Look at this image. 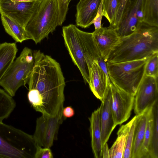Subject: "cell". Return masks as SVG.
Here are the masks:
<instances>
[{"label": "cell", "instance_id": "cell-1", "mask_svg": "<svg viewBox=\"0 0 158 158\" xmlns=\"http://www.w3.org/2000/svg\"><path fill=\"white\" fill-rule=\"evenodd\" d=\"M34 65L27 84V97L42 114L56 115L64 108L65 79L60 65L40 50L33 51Z\"/></svg>", "mask_w": 158, "mask_h": 158}, {"label": "cell", "instance_id": "cell-2", "mask_svg": "<svg viewBox=\"0 0 158 158\" xmlns=\"http://www.w3.org/2000/svg\"><path fill=\"white\" fill-rule=\"evenodd\" d=\"M158 52V27L143 21L136 30L119 39L110 52L106 62L117 63L149 58Z\"/></svg>", "mask_w": 158, "mask_h": 158}, {"label": "cell", "instance_id": "cell-3", "mask_svg": "<svg viewBox=\"0 0 158 158\" xmlns=\"http://www.w3.org/2000/svg\"><path fill=\"white\" fill-rule=\"evenodd\" d=\"M37 147L33 135L0 121V158H35Z\"/></svg>", "mask_w": 158, "mask_h": 158}, {"label": "cell", "instance_id": "cell-4", "mask_svg": "<svg viewBox=\"0 0 158 158\" xmlns=\"http://www.w3.org/2000/svg\"><path fill=\"white\" fill-rule=\"evenodd\" d=\"M59 12L57 0H42L26 24L25 29L30 39L40 43L59 25Z\"/></svg>", "mask_w": 158, "mask_h": 158}, {"label": "cell", "instance_id": "cell-5", "mask_svg": "<svg viewBox=\"0 0 158 158\" xmlns=\"http://www.w3.org/2000/svg\"><path fill=\"white\" fill-rule=\"evenodd\" d=\"M149 58L117 63L106 62L110 82L134 96L144 75L145 67Z\"/></svg>", "mask_w": 158, "mask_h": 158}, {"label": "cell", "instance_id": "cell-6", "mask_svg": "<svg viewBox=\"0 0 158 158\" xmlns=\"http://www.w3.org/2000/svg\"><path fill=\"white\" fill-rule=\"evenodd\" d=\"M34 65L33 51L25 47L13 62L0 81V85L11 97L27 83Z\"/></svg>", "mask_w": 158, "mask_h": 158}, {"label": "cell", "instance_id": "cell-7", "mask_svg": "<svg viewBox=\"0 0 158 158\" xmlns=\"http://www.w3.org/2000/svg\"><path fill=\"white\" fill-rule=\"evenodd\" d=\"M78 28L70 24L62 28L64 44L74 64L79 69L85 83H90L89 70L80 40Z\"/></svg>", "mask_w": 158, "mask_h": 158}, {"label": "cell", "instance_id": "cell-8", "mask_svg": "<svg viewBox=\"0 0 158 158\" xmlns=\"http://www.w3.org/2000/svg\"><path fill=\"white\" fill-rule=\"evenodd\" d=\"M157 100L158 78L144 75L134 96L135 114L138 115L143 113Z\"/></svg>", "mask_w": 158, "mask_h": 158}, {"label": "cell", "instance_id": "cell-9", "mask_svg": "<svg viewBox=\"0 0 158 158\" xmlns=\"http://www.w3.org/2000/svg\"><path fill=\"white\" fill-rule=\"evenodd\" d=\"M112 112L116 126L129 118L134 106V96L121 89L113 83L110 85Z\"/></svg>", "mask_w": 158, "mask_h": 158}, {"label": "cell", "instance_id": "cell-10", "mask_svg": "<svg viewBox=\"0 0 158 158\" xmlns=\"http://www.w3.org/2000/svg\"><path fill=\"white\" fill-rule=\"evenodd\" d=\"M143 21V0H131L130 5L115 30L120 39L131 35Z\"/></svg>", "mask_w": 158, "mask_h": 158}, {"label": "cell", "instance_id": "cell-11", "mask_svg": "<svg viewBox=\"0 0 158 158\" xmlns=\"http://www.w3.org/2000/svg\"><path fill=\"white\" fill-rule=\"evenodd\" d=\"M40 1L15 2L11 0H0V14L14 19L25 27Z\"/></svg>", "mask_w": 158, "mask_h": 158}, {"label": "cell", "instance_id": "cell-12", "mask_svg": "<svg viewBox=\"0 0 158 158\" xmlns=\"http://www.w3.org/2000/svg\"><path fill=\"white\" fill-rule=\"evenodd\" d=\"M89 69L90 89L95 97L102 101L108 90L111 83L110 79L96 60L93 61Z\"/></svg>", "mask_w": 158, "mask_h": 158}, {"label": "cell", "instance_id": "cell-13", "mask_svg": "<svg viewBox=\"0 0 158 158\" xmlns=\"http://www.w3.org/2000/svg\"><path fill=\"white\" fill-rule=\"evenodd\" d=\"M78 32L88 69L93 61L96 60L102 69L109 77L106 62L103 58L94 41L92 33L85 32L79 29Z\"/></svg>", "mask_w": 158, "mask_h": 158}, {"label": "cell", "instance_id": "cell-14", "mask_svg": "<svg viewBox=\"0 0 158 158\" xmlns=\"http://www.w3.org/2000/svg\"><path fill=\"white\" fill-rule=\"evenodd\" d=\"M92 35L96 46L106 62L110 52L120 38L114 29L102 26L100 28L95 29L92 32Z\"/></svg>", "mask_w": 158, "mask_h": 158}, {"label": "cell", "instance_id": "cell-15", "mask_svg": "<svg viewBox=\"0 0 158 158\" xmlns=\"http://www.w3.org/2000/svg\"><path fill=\"white\" fill-rule=\"evenodd\" d=\"M101 104L100 122L102 146L107 143L115 127L111 107V96L110 87Z\"/></svg>", "mask_w": 158, "mask_h": 158}, {"label": "cell", "instance_id": "cell-16", "mask_svg": "<svg viewBox=\"0 0 158 158\" xmlns=\"http://www.w3.org/2000/svg\"><path fill=\"white\" fill-rule=\"evenodd\" d=\"M102 0H80L76 6V25L86 28L93 24Z\"/></svg>", "mask_w": 158, "mask_h": 158}, {"label": "cell", "instance_id": "cell-17", "mask_svg": "<svg viewBox=\"0 0 158 158\" xmlns=\"http://www.w3.org/2000/svg\"><path fill=\"white\" fill-rule=\"evenodd\" d=\"M101 111L100 106L92 113L89 118L90 123L89 132L91 147L95 158H101L102 156L103 148L101 139Z\"/></svg>", "mask_w": 158, "mask_h": 158}, {"label": "cell", "instance_id": "cell-18", "mask_svg": "<svg viewBox=\"0 0 158 158\" xmlns=\"http://www.w3.org/2000/svg\"><path fill=\"white\" fill-rule=\"evenodd\" d=\"M149 108L140 114L136 115L131 158H138L144 139Z\"/></svg>", "mask_w": 158, "mask_h": 158}, {"label": "cell", "instance_id": "cell-19", "mask_svg": "<svg viewBox=\"0 0 158 158\" xmlns=\"http://www.w3.org/2000/svg\"><path fill=\"white\" fill-rule=\"evenodd\" d=\"M2 24L6 32L17 42L22 43L30 39L25 28L14 19L3 13H1Z\"/></svg>", "mask_w": 158, "mask_h": 158}, {"label": "cell", "instance_id": "cell-20", "mask_svg": "<svg viewBox=\"0 0 158 158\" xmlns=\"http://www.w3.org/2000/svg\"><path fill=\"white\" fill-rule=\"evenodd\" d=\"M62 110L56 115L48 116L46 131L43 141L44 147L50 148L54 140L57 139V135L60 125L66 119L63 117Z\"/></svg>", "mask_w": 158, "mask_h": 158}, {"label": "cell", "instance_id": "cell-21", "mask_svg": "<svg viewBox=\"0 0 158 158\" xmlns=\"http://www.w3.org/2000/svg\"><path fill=\"white\" fill-rule=\"evenodd\" d=\"M136 117V115L126 124L122 125L119 129L117 132V139L109 148L110 158H123L127 137Z\"/></svg>", "mask_w": 158, "mask_h": 158}, {"label": "cell", "instance_id": "cell-22", "mask_svg": "<svg viewBox=\"0 0 158 158\" xmlns=\"http://www.w3.org/2000/svg\"><path fill=\"white\" fill-rule=\"evenodd\" d=\"M17 52L15 43L0 44V81L15 60Z\"/></svg>", "mask_w": 158, "mask_h": 158}, {"label": "cell", "instance_id": "cell-23", "mask_svg": "<svg viewBox=\"0 0 158 158\" xmlns=\"http://www.w3.org/2000/svg\"><path fill=\"white\" fill-rule=\"evenodd\" d=\"M152 125L151 138L148 148L149 158H158V100L152 107Z\"/></svg>", "mask_w": 158, "mask_h": 158}, {"label": "cell", "instance_id": "cell-24", "mask_svg": "<svg viewBox=\"0 0 158 158\" xmlns=\"http://www.w3.org/2000/svg\"><path fill=\"white\" fill-rule=\"evenodd\" d=\"M143 21L158 27V0H143Z\"/></svg>", "mask_w": 158, "mask_h": 158}, {"label": "cell", "instance_id": "cell-25", "mask_svg": "<svg viewBox=\"0 0 158 158\" xmlns=\"http://www.w3.org/2000/svg\"><path fill=\"white\" fill-rule=\"evenodd\" d=\"M15 106L16 103L12 97L0 88V121L8 118Z\"/></svg>", "mask_w": 158, "mask_h": 158}, {"label": "cell", "instance_id": "cell-26", "mask_svg": "<svg viewBox=\"0 0 158 158\" xmlns=\"http://www.w3.org/2000/svg\"><path fill=\"white\" fill-rule=\"evenodd\" d=\"M152 106L148 109V111L144 137L138 158H149L148 148L151 138L153 121Z\"/></svg>", "mask_w": 158, "mask_h": 158}, {"label": "cell", "instance_id": "cell-27", "mask_svg": "<svg viewBox=\"0 0 158 158\" xmlns=\"http://www.w3.org/2000/svg\"><path fill=\"white\" fill-rule=\"evenodd\" d=\"M120 0H102V14L110 23L109 27L113 29Z\"/></svg>", "mask_w": 158, "mask_h": 158}, {"label": "cell", "instance_id": "cell-28", "mask_svg": "<svg viewBox=\"0 0 158 158\" xmlns=\"http://www.w3.org/2000/svg\"><path fill=\"white\" fill-rule=\"evenodd\" d=\"M48 116L42 114L36 120L35 130L33 136L37 146L43 147Z\"/></svg>", "mask_w": 158, "mask_h": 158}, {"label": "cell", "instance_id": "cell-29", "mask_svg": "<svg viewBox=\"0 0 158 158\" xmlns=\"http://www.w3.org/2000/svg\"><path fill=\"white\" fill-rule=\"evenodd\" d=\"M144 75L158 77V52L153 54L148 58L145 67Z\"/></svg>", "mask_w": 158, "mask_h": 158}, {"label": "cell", "instance_id": "cell-30", "mask_svg": "<svg viewBox=\"0 0 158 158\" xmlns=\"http://www.w3.org/2000/svg\"><path fill=\"white\" fill-rule=\"evenodd\" d=\"M131 0H120L113 29L115 30L121 22L124 15L130 5Z\"/></svg>", "mask_w": 158, "mask_h": 158}, {"label": "cell", "instance_id": "cell-31", "mask_svg": "<svg viewBox=\"0 0 158 158\" xmlns=\"http://www.w3.org/2000/svg\"><path fill=\"white\" fill-rule=\"evenodd\" d=\"M135 119L132 124L127 137L123 158H131Z\"/></svg>", "mask_w": 158, "mask_h": 158}, {"label": "cell", "instance_id": "cell-32", "mask_svg": "<svg viewBox=\"0 0 158 158\" xmlns=\"http://www.w3.org/2000/svg\"><path fill=\"white\" fill-rule=\"evenodd\" d=\"M59 12V25L61 26L66 19L68 10V0H57Z\"/></svg>", "mask_w": 158, "mask_h": 158}, {"label": "cell", "instance_id": "cell-33", "mask_svg": "<svg viewBox=\"0 0 158 158\" xmlns=\"http://www.w3.org/2000/svg\"><path fill=\"white\" fill-rule=\"evenodd\" d=\"M53 156L50 148L37 146L35 158H52Z\"/></svg>", "mask_w": 158, "mask_h": 158}, {"label": "cell", "instance_id": "cell-34", "mask_svg": "<svg viewBox=\"0 0 158 158\" xmlns=\"http://www.w3.org/2000/svg\"><path fill=\"white\" fill-rule=\"evenodd\" d=\"M102 14V0L99 6L97 15L93 21L95 29L100 28L102 26V20L103 16Z\"/></svg>", "mask_w": 158, "mask_h": 158}, {"label": "cell", "instance_id": "cell-35", "mask_svg": "<svg viewBox=\"0 0 158 158\" xmlns=\"http://www.w3.org/2000/svg\"><path fill=\"white\" fill-rule=\"evenodd\" d=\"M75 114L74 109L70 106L63 108L62 110V114L63 117L66 119L72 117Z\"/></svg>", "mask_w": 158, "mask_h": 158}, {"label": "cell", "instance_id": "cell-36", "mask_svg": "<svg viewBox=\"0 0 158 158\" xmlns=\"http://www.w3.org/2000/svg\"><path fill=\"white\" fill-rule=\"evenodd\" d=\"M102 158H109V148L107 143L103 147Z\"/></svg>", "mask_w": 158, "mask_h": 158}, {"label": "cell", "instance_id": "cell-37", "mask_svg": "<svg viewBox=\"0 0 158 158\" xmlns=\"http://www.w3.org/2000/svg\"><path fill=\"white\" fill-rule=\"evenodd\" d=\"M12 2H29L35 1L37 0H11Z\"/></svg>", "mask_w": 158, "mask_h": 158}, {"label": "cell", "instance_id": "cell-38", "mask_svg": "<svg viewBox=\"0 0 158 158\" xmlns=\"http://www.w3.org/2000/svg\"><path fill=\"white\" fill-rule=\"evenodd\" d=\"M72 0H68V3H69V2H70V1H71Z\"/></svg>", "mask_w": 158, "mask_h": 158}, {"label": "cell", "instance_id": "cell-39", "mask_svg": "<svg viewBox=\"0 0 158 158\" xmlns=\"http://www.w3.org/2000/svg\"><path fill=\"white\" fill-rule=\"evenodd\" d=\"M39 1H42V0H39Z\"/></svg>", "mask_w": 158, "mask_h": 158}]
</instances>
